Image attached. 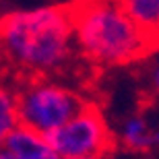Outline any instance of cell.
<instances>
[{
    "mask_svg": "<svg viewBox=\"0 0 159 159\" xmlns=\"http://www.w3.org/2000/svg\"><path fill=\"white\" fill-rule=\"evenodd\" d=\"M68 15L75 43L95 64L124 66L153 52L120 0H75Z\"/></svg>",
    "mask_w": 159,
    "mask_h": 159,
    "instance_id": "1",
    "label": "cell"
},
{
    "mask_svg": "<svg viewBox=\"0 0 159 159\" xmlns=\"http://www.w3.org/2000/svg\"><path fill=\"white\" fill-rule=\"evenodd\" d=\"M0 48L12 62L29 70H58L75 48L68 6H41L4 17L0 21Z\"/></svg>",
    "mask_w": 159,
    "mask_h": 159,
    "instance_id": "2",
    "label": "cell"
},
{
    "mask_svg": "<svg viewBox=\"0 0 159 159\" xmlns=\"http://www.w3.org/2000/svg\"><path fill=\"white\" fill-rule=\"evenodd\" d=\"M15 97L19 126L39 136H48L60 128L87 103L75 91L48 81L27 83Z\"/></svg>",
    "mask_w": 159,
    "mask_h": 159,
    "instance_id": "3",
    "label": "cell"
},
{
    "mask_svg": "<svg viewBox=\"0 0 159 159\" xmlns=\"http://www.w3.org/2000/svg\"><path fill=\"white\" fill-rule=\"evenodd\" d=\"M43 139L60 159H103L114 149V136L103 120V114L89 101L68 122Z\"/></svg>",
    "mask_w": 159,
    "mask_h": 159,
    "instance_id": "4",
    "label": "cell"
},
{
    "mask_svg": "<svg viewBox=\"0 0 159 159\" xmlns=\"http://www.w3.org/2000/svg\"><path fill=\"white\" fill-rule=\"evenodd\" d=\"M2 147L12 155V159H60L43 136L23 126H17L12 130Z\"/></svg>",
    "mask_w": 159,
    "mask_h": 159,
    "instance_id": "5",
    "label": "cell"
},
{
    "mask_svg": "<svg viewBox=\"0 0 159 159\" xmlns=\"http://www.w3.org/2000/svg\"><path fill=\"white\" fill-rule=\"evenodd\" d=\"M124 12L143 31L153 50L159 48V0H120Z\"/></svg>",
    "mask_w": 159,
    "mask_h": 159,
    "instance_id": "6",
    "label": "cell"
},
{
    "mask_svg": "<svg viewBox=\"0 0 159 159\" xmlns=\"http://www.w3.org/2000/svg\"><path fill=\"white\" fill-rule=\"evenodd\" d=\"M122 143L132 151H147L153 147V132L141 116H132L122 126Z\"/></svg>",
    "mask_w": 159,
    "mask_h": 159,
    "instance_id": "7",
    "label": "cell"
},
{
    "mask_svg": "<svg viewBox=\"0 0 159 159\" xmlns=\"http://www.w3.org/2000/svg\"><path fill=\"white\" fill-rule=\"evenodd\" d=\"M19 126L17 118V97L12 91L0 87V147L4 145L12 130Z\"/></svg>",
    "mask_w": 159,
    "mask_h": 159,
    "instance_id": "8",
    "label": "cell"
},
{
    "mask_svg": "<svg viewBox=\"0 0 159 159\" xmlns=\"http://www.w3.org/2000/svg\"><path fill=\"white\" fill-rule=\"evenodd\" d=\"M149 81H151V87H153L155 93H159V62L153 66V70H151V77H149Z\"/></svg>",
    "mask_w": 159,
    "mask_h": 159,
    "instance_id": "9",
    "label": "cell"
},
{
    "mask_svg": "<svg viewBox=\"0 0 159 159\" xmlns=\"http://www.w3.org/2000/svg\"><path fill=\"white\" fill-rule=\"evenodd\" d=\"M0 159H12V155L8 153L4 147H0Z\"/></svg>",
    "mask_w": 159,
    "mask_h": 159,
    "instance_id": "10",
    "label": "cell"
},
{
    "mask_svg": "<svg viewBox=\"0 0 159 159\" xmlns=\"http://www.w3.org/2000/svg\"><path fill=\"white\" fill-rule=\"evenodd\" d=\"M153 145H157V147H159V130H155V132H153Z\"/></svg>",
    "mask_w": 159,
    "mask_h": 159,
    "instance_id": "11",
    "label": "cell"
},
{
    "mask_svg": "<svg viewBox=\"0 0 159 159\" xmlns=\"http://www.w3.org/2000/svg\"><path fill=\"white\" fill-rule=\"evenodd\" d=\"M81 159H95V157H81Z\"/></svg>",
    "mask_w": 159,
    "mask_h": 159,
    "instance_id": "12",
    "label": "cell"
}]
</instances>
